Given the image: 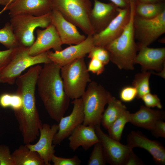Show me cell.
Listing matches in <instances>:
<instances>
[{
  "label": "cell",
  "instance_id": "30",
  "mask_svg": "<svg viewBox=\"0 0 165 165\" xmlns=\"http://www.w3.org/2000/svg\"><path fill=\"white\" fill-rule=\"evenodd\" d=\"M93 150L88 161V165H105L107 163L103 148L101 142L94 145Z\"/></svg>",
  "mask_w": 165,
  "mask_h": 165
},
{
  "label": "cell",
  "instance_id": "11",
  "mask_svg": "<svg viewBox=\"0 0 165 165\" xmlns=\"http://www.w3.org/2000/svg\"><path fill=\"white\" fill-rule=\"evenodd\" d=\"M118 11L117 15L104 30L92 35L95 46L105 47L123 32L130 19V8L118 7Z\"/></svg>",
  "mask_w": 165,
  "mask_h": 165
},
{
  "label": "cell",
  "instance_id": "39",
  "mask_svg": "<svg viewBox=\"0 0 165 165\" xmlns=\"http://www.w3.org/2000/svg\"><path fill=\"white\" fill-rule=\"evenodd\" d=\"M142 160L134 153L133 150L130 152L125 165H144Z\"/></svg>",
  "mask_w": 165,
  "mask_h": 165
},
{
  "label": "cell",
  "instance_id": "34",
  "mask_svg": "<svg viewBox=\"0 0 165 165\" xmlns=\"http://www.w3.org/2000/svg\"><path fill=\"white\" fill-rule=\"evenodd\" d=\"M0 165H14L12 153L6 145H0Z\"/></svg>",
  "mask_w": 165,
  "mask_h": 165
},
{
  "label": "cell",
  "instance_id": "2",
  "mask_svg": "<svg viewBox=\"0 0 165 165\" xmlns=\"http://www.w3.org/2000/svg\"><path fill=\"white\" fill-rule=\"evenodd\" d=\"M61 68L52 62L44 64L36 83L38 95L46 110L50 117L58 122L68 109L70 99L64 90Z\"/></svg>",
  "mask_w": 165,
  "mask_h": 165
},
{
  "label": "cell",
  "instance_id": "9",
  "mask_svg": "<svg viewBox=\"0 0 165 165\" xmlns=\"http://www.w3.org/2000/svg\"><path fill=\"white\" fill-rule=\"evenodd\" d=\"M134 26L139 44L148 46L165 32V10L151 18H143L135 14Z\"/></svg>",
  "mask_w": 165,
  "mask_h": 165
},
{
  "label": "cell",
  "instance_id": "27",
  "mask_svg": "<svg viewBox=\"0 0 165 165\" xmlns=\"http://www.w3.org/2000/svg\"><path fill=\"white\" fill-rule=\"evenodd\" d=\"M130 113L127 109L124 111L107 130L110 137L120 141L125 126L129 122Z\"/></svg>",
  "mask_w": 165,
  "mask_h": 165
},
{
  "label": "cell",
  "instance_id": "31",
  "mask_svg": "<svg viewBox=\"0 0 165 165\" xmlns=\"http://www.w3.org/2000/svg\"><path fill=\"white\" fill-rule=\"evenodd\" d=\"M88 54L89 58H96L105 65L110 61L109 53L104 47L95 46Z\"/></svg>",
  "mask_w": 165,
  "mask_h": 165
},
{
  "label": "cell",
  "instance_id": "17",
  "mask_svg": "<svg viewBox=\"0 0 165 165\" xmlns=\"http://www.w3.org/2000/svg\"><path fill=\"white\" fill-rule=\"evenodd\" d=\"M37 37L34 43L29 48V53L36 55L48 51L51 49L59 51L62 49V44L54 26L51 24L44 30H36Z\"/></svg>",
  "mask_w": 165,
  "mask_h": 165
},
{
  "label": "cell",
  "instance_id": "41",
  "mask_svg": "<svg viewBox=\"0 0 165 165\" xmlns=\"http://www.w3.org/2000/svg\"><path fill=\"white\" fill-rule=\"evenodd\" d=\"M15 0H0V5L6 7L9 5Z\"/></svg>",
  "mask_w": 165,
  "mask_h": 165
},
{
  "label": "cell",
  "instance_id": "4",
  "mask_svg": "<svg viewBox=\"0 0 165 165\" xmlns=\"http://www.w3.org/2000/svg\"><path fill=\"white\" fill-rule=\"evenodd\" d=\"M112 97L101 85L94 81L90 82L81 97L84 114L82 124L94 127L100 125L105 106Z\"/></svg>",
  "mask_w": 165,
  "mask_h": 165
},
{
  "label": "cell",
  "instance_id": "37",
  "mask_svg": "<svg viewBox=\"0 0 165 165\" xmlns=\"http://www.w3.org/2000/svg\"><path fill=\"white\" fill-rule=\"evenodd\" d=\"M105 65L95 58H92L87 67L88 71L97 75L102 74L105 70Z\"/></svg>",
  "mask_w": 165,
  "mask_h": 165
},
{
  "label": "cell",
  "instance_id": "3",
  "mask_svg": "<svg viewBox=\"0 0 165 165\" xmlns=\"http://www.w3.org/2000/svg\"><path fill=\"white\" fill-rule=\"evenodd\" d=\"M129 20L121 34L105 47L108 51L110 61L120 69L132 70L134 60L138 50L135 41L134 20L135 7L133 0L129 3Z\"/></svg>",
  "mask_w": 165,
  "mask_h": 165
},
{
  "label": "cell",
  "instance_id": "14",
  "mask_svg": "<svg viewBox=\"0 0 165 165\" xmlns=\"http://www.w3.org/2000/svg\"><path fill=\"white\" fill-rule=\"evenodd\" d=\"M53 9L51 0H15L0 13L9 11L10 18L22 14L39 16L50 13Z\"/></svg>",
  "mask_w": 165,
  "mask_h": 165
},
{
  "label": "cell",
  "instance_id": "5",
  "mask_svg": "<svg viewBox=\"0 0 165 165\" xmlns=\"http://www.w3.org/2000/svg\"><path fill=\"white\" fill-rule=\"evenodd\" d=\"M53 9L58 10L68 21L86 35L94 34L90 22L92 9L90 0H51Z\"/></svg>",
  "mask_w": 165,
  "mask_h": 165
},
{
  "label": "cell",
  "instance_id": "19",
  "mask_svg": "<svg viewBox=\"0 0 165 165\" xmlns=\"http://www.w3.org/2000/svg\"><path fill=\"white\" fill-rule=\"evenodd\" d=\"M118 8L112 2L105 3L94 0L90 19L94 34L100 32L107 26L117 14Z\"/></svg>",
  "mask_w": 165,
  "mask_h": 165
},
{
  "label": "cell",
  "instance_id": "42",
  "mask_svg": "<svg viewBox=\"0 0 165 165\" xmlns=\"http://www.w3.org/2000/svg\"><path fill=\"white\" fill-rule=\"evenodd\" d=\"M141 2L145 3H152L156 2L159 0H140Z\"/></svg>",
  "mask_w": 165,
  "mask_h": 165
},
{
  "label": "cell",
  "instance_id": "33",
  "mask_svg": "<svg viewBox=\"0 0 165 165\" xmlns=\"http://www.w3.org/2000/svg\"><path fill=\"white\" fill-rule=\"evenodd\" d=\"M51 161L53 165H79L82 162L77 156L71 158H64L57 156L54 154L52 156Z\"/></svg>",
  "mask_w": 165,
  "mask_h": 165
},
{
  "label": "cell",
  "instance_id": "6",
  "mask_svg": "<svg viewBox=\"0 0 165 165\" xmlns=\"http://www.w3.org/2000/svg\"><path fill=\"white\" fill-rule=\"evenodd\" d=\"M61 75L64 91L72 100L81 97L88 82L91 81L84 57L61 67Z\"/></svg>",
  "mask_w": 165,
  "mask_h": 165
},
{
  "label": "cell",
  "instance_id": "25",
  "mask_svg": "<svg viewBox=\"0 0 165 165\" xmlns=\"http://www.w3.org/2000/svg\"><path fill=\"white\" fill-rule=\"evenodd\" d=\"M165 10L164 6L161 4L155 3H139L135 7L136 15L145 18L155 17Z\"/></svg>",
  "mask_w": 165,
  "mask_h": 165
},
{
  "label": "cell",
  "instance_id": "1",
  "mask_svg": "<svg viewBox=\"0 0 165 165\" xmlns=\"http://www.w3.org/2000/svg\"><path fill=\"white\" fill-rule=\"evenodd\" d=\"M42 67L36 65L31 67L24 74L16 79V93L22 99V106L14 111L22 136L24 143L31 144L39 134L42 123L40 118L36 103L35 90L37 79Z\"/></svg>",
  "mask_w": 165,
  "mask_h": 165
},
{
  "label": "cell",
  "instance_id": "15",
  "mask_svg": "<svg viewBox=\"0 0 165 165\" xmlns=\"http://www.w3.org/2000/svg\"><path fill=\"white\" fill-rule=\"evenodd\" d=\"M59 129L58 124H42L39 129L40 137L35 144H26L31 151L36 152L43 160L45 165H50V162L52 156L54 154L55 145H53L54 136Z\"/></svg>",
  "mask_w": 165,
  "mask_h": 165
},
{
  "label": "cell",
  "instance_id": "43",
  "mask_svg": "<svg viewBox=\"0 0 165 165\" xmlns=\"http://www.w3.org/2000/svg\"><path fill=\"white\" fill-rule=\"evenodd\" d=\"M125 0L128 4H129L131 0Z\"/></svg>",
  "mask_w": 165,
  "mask_h": 165
},
{
  "label": "cell",
  "instance_id": "24",
  "mask_svg": "<svg viewBox=\"0 0 165 165\" xmlns=\"http://www.w3.org/2000/svg\"><path fill=\"white\" fill-rule=\"evenodd\" d=\"M108 104L107 108L103 113L101 123L107 130L123 112L127 109L121 101L112 96Z\"/></svg>",
  "mask_w": 165,
  "mask_h": 165
},
{
  "label": "cell",
  "instance_id": "8",
  "mask_svg": "<svg viewBox=\"0 0 165 165\" xmlns=\"http://www.w3.org/2000/svg\"><path fill=\"white\" fill-rule=\"evenodd\" d=\"M10 18L9 23L20 46L25 47H30L34 43L36 28H45L51 24L50 13L39 16L22 14Z\"/></svg>",
  "mask_w": 165,
  "mask_h": 165
},
{
  "label": "cell",
  "instance_id": "32",
  "mask_svg": "<svg viewBox=\"0 0 165 165\" xmlns=\"http://www.w3.org/2000/svg\"><path fill=\"white\" fill-rule=\"evenodd\" d=\"M17 48L0 51V74L11 61Z\"/></svg>",
  "mask_w": 165,
  "mask_h": 165
},
{
  "label": "cell",
  "instance_id": "13",
  "mask_svg": "<svg viewBox=\"0 0 165 165\" xmlns=\"http://www.w3.org/2000/svg\"><path fill=\"white\" fill-rule=\"evenodd\" d=\"M72 103L73 105V107L71 113L68 116L62 117L59 122V129L53 140L54 145L60 144L68 137L78 126L83 122L84 114L82 98L73 100Z\"/></svg>",
  "mask_w": 165,
  "mask_h": 165
},
{
  "label": "cell",
  "instance_id": "36",
  "mask_svg": "<svg viewBox=\"0 0 165 165\" xmlns=\"http://www.w3.org/2000/svg\"><path fill=\"white\" fill-rule=\"evenodd\" d=\"M141 99L147 107H156L160 109L162 108L160 100L156 94L149 93L144 96Z\"/></svg>",
  "mask_w": 165,
  "mask_h": 165
},
{
  "label": "cell",
  "instance_id": "22",
  "mask_svg": "<svg viewBox=\"0 0 165 165\" xmlns=\"http://www.w3.org/2000/svg\"><path fill=\"white\" fill-rule=\"evenodd\" d=\"M165 118L164 111L152 109L141 105L139 110L135 113H130L129 122L137 127L150 130L157 121L164 120Z\"/></svg>",
  "mask_w": 165,
  "mask_h": 165
},
{
  "label": "cell",
  "instance_id": "20",
  "mask_svg": "<svg viewBox=\"0 0 165 165\" xmlns=\"http://www.w3.org/2000/svg\"><path fill=\"white\" fill-rule=\"evenodd\" d=\"M139 52L134 63L140 64L144 71L151 69L161 72L165 66V48H151L139 44Z\"/></svg>",
  "mask_w": 165,
  "mask_h": 165
},
{
  "label": "cell",
  "instance_id": "29",
  "mask_svg": "<svg viewBox=\"0 0 165 165\" xmlns=\"http://www.w3.org/2000/svg\"><path fill=\"white\" fill-rule=\"evenodd\" d=\"M22 99L18 94L5 93L0 96V105L3 108L10 107L14 111L19 110L22 106Z\"/></svg>",
  "mask_w": 165,
  "mask_h": 165
},
{
  "label": "cell",
  "instance_id": "10",
  "mask_svg": "<svg viewBox=\"0 0 165 165\" xmlns=\"http://www.w3.org/2000/svg\"><path fill=\"white\" fill-rule=\"evenodd\" d=\"M96 134L103 147L107 163L112 165H125L133 148L125 145L105 133L100 125L94 127Z\"/></svg>",
  "mask_w": 165,
  "mask_h": 165
},
{
  "label": "cell",
  "instance_id": "21",
  "mask_svg": "<svg viewBox=\"0 0 165 165\" xmlns=\"http://www.w3.org/2000/svg\"><path fill=\"white\" fill-rule=\"evenodd\" d=\"M69 147L74 152L80 147L85 151L100 142L94 127L82 124L78 126L68 137Z\"/></svg>",
  "mask_w": 165,
  "mask_h": 165
},
{
  "label": "cell",
  "instance_id": "35",
  "mask_svg": "<svg viewBox=\"0 0 165 165\" xmlns=\"http://www.w3.org/2000/svg\"><path fill=\"white\" fill-rule=\"evenodd\" d=\"M137 90L134 86H127L123 88L120 92L119 96L122 101L130 102L137 97Z\"/></svg>",
  "mask_w": 165,
  "mask_h": 165
},
{
  "label": "cell",
  "instance_id": "26",
  "mask_svg": "<svg viewBox=\"0 0 165 165\" xmlns=\"http://www.w3.org/2000/svg\"><path fill=\"white\" fill-rule=\"evenodd\" d=\"M151 72L144 71L136 74L133 82L132 86L137 90V97L141 98L144 96L150 93L149 79Z\"/></svg>",
  "mask_w": 165,
  "mask_h": 165
},
{
  "label": "cell",
  "instance_id": "23",
  "mask_svg": "<svg viewBox=\"0 0 165 165\" xmlns=\"http://www.w3.org/2000/svg\"><path fill=\"white\" fill-rule=\"evenodd\" d=\"M14 165H45L43 160L36 152L26 146L21 145L12 153Z\"/></svg>",
  "mask_w": 165,
  "mask_h": 165
},
{
  "label": "cell",
  "instance_id": "12",
  "mask_svg": "<svg viewBox=\"0 0 165 165\" xmlns=\"http://www.w3.org/2000/svg\"><path fill=\"white\" fill-rule=\"evenodd\" d=\"M95 46L92 35H88L82 42L53 52L49 51L48 57L52 62L61 67L78 59L84 57Z\"/></svg>",
  "mask_w": 165,
  "mask_h": 165
},
{
  "label": "cell",
  "instance_id": "28",
  "mask_svg": "<svg viewBox=\"0 0 165 165\" xmlns=\"http://www.w3.org/2000/svg\"><path fill=\"white\" fill-rule=\"evenodd\" d=\"M0 43L7 49H14L20 46L9 22L6 23L0 29Z\"/></svg>",
  "mask_w": 165,
  "mask_h": 165
},
{
  "label": "cell",
  "instance_id": "38",
  "mask_svg": "<svg viewBox=\"0 0 165 165\" xmlns=\"http://www.w3.org/2000/svg\"><path fill=\"white\" fill-rule=\"evenodd\" d=\"M156 138H165V123L163 120L157 121L150 130Z\"/></svg>",
  "mask_w": 165,
  "mask_h": 165
},
{
  "label": "cell",
  "instance_id": "16",
  "mask_svg": "<svg viewBox=\"0 0 165 165\" xmlns=\"http://www.w3.org/2000/svg\"><path fill=\"white\" fill-rule=\"evenodd\" d=\"M51 24L55 27L63 44L75 45L84 41L86 36L81 34L77 27L65 19L57 10L50 13Z\"/></svg>",
  "mask_w": 165,
  "mask_h": 165
},
{
  "label": "cell",
  "instance_id": "7",
  "mask_svg": "<svg viewBox=\"0 0 165 165\" xmlns=\"http://www.w3.org/2000/svg\"><path fill=\"white\" fill-rule=\"evenodd\" d=\"M29 47L20 46L11 61L0 74V83L13 85L26 69L39 64L52 62L48 57L49 51L32 56L29 53Z\"/></svg>",
  "mask_w": 165,
  "mask_h": 165
},
{
  "label": "cell",
  "instance_id": "18",
  "mask_svg": "<svg viewBox=\"0 0 165 165\" xmlns=\"http://www.w3.org/2000/svg\"><path fill=\"white\" fill-rule=\"evenodd\" d=\"M127 142L132 148L139 147L145 149L151 154L156 164H165V148L159 141L148 139L140 132L132 131L127 136Z\"/></svg>",
  "mask_w": 165,
  "mask_h": 165
},
{
  "label": "cell",
  "instance_id": "40",
  "mask_svg": "<svg viewBox=\"0 0 165 165\" xmlns=\"http://www.w3.org/2000/svg\"><path fill=\"white\" fill-rule=\"evenodd\" d=\"M117 7L120 8L127 7L128 4L125 0H109Z\"/></svg>",
  "mask_w": 165,
  "mask_h": 165
}]
</instances>
